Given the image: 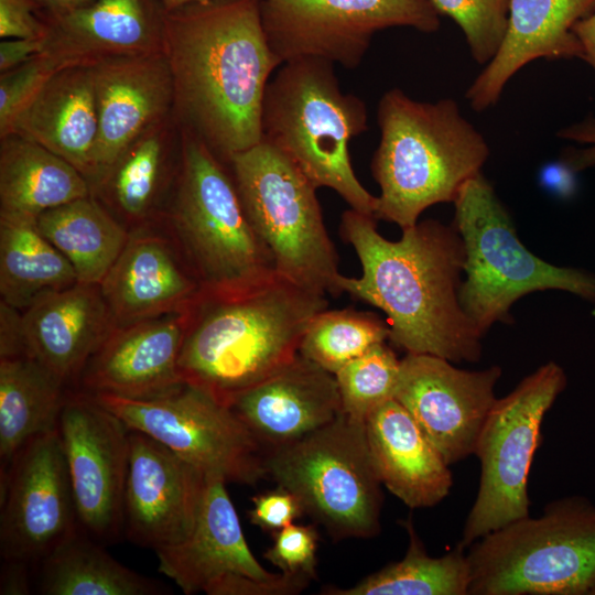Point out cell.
Instances as JSON below:
<instances>
[{
	"label": "cell",
	"instance_id": "f1b7e54d",
	"mask_svg": "<svg viewBox=\"0 0 595 595\" xmlns=\"http://www.w3.org/2000/svg\"><path fill=\"white\" fill-rule=\"evenodd\" d=\"M68 390L29 356L0 357V478L29 442L57 429Z\"/></svg>",
	"mask_w": 595,
	"mask_h": 595
},
{
	"label": "cell",
	"instance_id": "d590c367",
	"mask_svg": "<svg viewBox=\"0 0 595 595\" xmlns=\"http://www.w3.org/2000/svg\"><path fill=\"white\" fill-rule=\"evenodd\" d=\"M400 364L385 342L339 369L335 377L343 412L366 421L376 408L394 398Z\"/></svg>",
	"mask_w": 595,
	"mask_h": 595
},
{
	"label": "cell",
	"instance_id": "277c9868",
	"mask_svg": "<svg viewBox=\"0 0 595 595\" xmlns=\"http://www.w3.org/2000/svg\"><path fill=\"white\" fill-rule=\"evenodd\" d=\"M380 142L371 161L380 187L376 219L414 226L430 206L454 202L466 181L480 173L489 148L451 98H410L399 88L379 100Z\"/></svg>",
	"mask_w": 595,
	"mask_h": 595
},
{
	"label": "cell",
	"instance_id": "7a4b0ae2",
	"mask_svg": "<svg viewBox=\"0 0 595 595\" xmlns=\"http://www.w3.org/2000/svg\"><path fill=\"white\" fill-rule=\"evenodd\" d=\"M376 220L353 208L342 215L339 234L363 269L359 278L342 274V293L380 309L389 339L407 353L477 361L484 335L459 303L465 252L457 229L426 219L390 241L378 232Z\"/></svg>",
	"mask_w": 595,
	"mask_h": 595
},
{
	"label": "cell",
	"instance_id": "9a60e30c",
	"mask_svg": "<svg viewBox=\"0 0 595 595\" xmlns=\"http://www.w3.org/2000/svg\"><path fill=\"white\" fill-rule=\"evenodd\" d=\"M57 431L80 529L104 545L118 542L125 536L130 429L90 394L69 389Z\"/></svg>",
	"mask_w": 595,
	"mask_h": 595
},
{
	"label": "cell",
	"instance_id": "4dcf8cb0",
	"mask_svg": "<svg viewBox=\"0 0 595 595\" xmlns=\"http://www.w3.org/2000/svg\"><path fill=\"white\" fill-rule=\"evenodd\" d=\"M77 282L74 268L42 235L36 220L0 216L1 301L22 312Z\"/></svg>",
	"mask_w": 595,
	"mask_h": 595
},
{
	"label": "cell",
	"instance_id": "60d3db41",
	"mask_svg": "<svg viewBox=\"0 0 595 595\" xmlns=\"http://www.w3.org/2000/svg\"><path fill=\"white\" fill-rule=\"evenodd\" d=\"M33 0H0V37L43 39L46 26Z\"/></svg>",
	"mask_w": 595,
	"mask_h": 595
},
{
	"label": "cell",
	"instance_id": "ee69618b",
	"mask_svg": "<svg viewBox=\"0 0 595 595\" xmlns=\"http://www.w3.org/2000/svg\"><path fill=\"white\" fill-rule=\"evenodd\" d=\"M31 563L2 559L0 571L1 595H26L31 593Z\"/></svg>",
	"mask_w": 595,
	"mask_h": 595
},
{
	"label": "cell",
	"instance_id": "5b68a950",
	"mask_svg": "<svg viewBox=\"0 0 595 595\" xmlns=\"http://www.w3.org/2000/svg\"><path fill=\"white\" fill-rule=\"evenodd\" d=\"M334 63L301 57L283 63L268 83L263 141L288 156L316 187L335 191L350 208L374 216L377 196L357 178L349 143L368 129L363 99L344 94Z\"/></svg>",
	"mask_w": 595,
	"mask_h": 595
},
{
	"label": "cell",
	"instance_id": "83f0119b",
	"mask_svg": "<svg viewBox=\"0 0 595 595\" xmlns=\"http://www.w3.org/2000/svg\"><path fill=\"white\" fill-rule=\"evenodd\" d=\"M89 195L87 178L57 154L18 133L1 138L0 216L36 220Z\"/></svg>",
	"mask_w": 595,
	"mask_h": 595
},
{
	"label": "cell",
	"instance_id": "8fae6325",
	"mask_svg": "<svg viewBox=\"0 0 595 595\" xmlns=\"http://www.w3.org/2000/svg\"><path fill=\"white\" fill-rule=\"evenodd\" d=\"M566 386L553 361L526 377L506 397L496 399L477 440L479 487L463 527L459 545L529 516L528 480L541 441V425Z\"/></svg>",
	"mask_w": 595,
	"mask_h": 595
},
{
	"label": "cell",
	"instance_id": "f35d334b",
	"mask_svg": "<svg viewBox=\"0 0 595 595\" xmlns=\"http://www.w3.org/2000/svg\"><path fill=\"white\" fill-rule=\"evenodd\" d=\"M263 556L286 575L316 576L318 531L314 524L291 523L272 533Z\"/></svg>",
	"mask_w": 595,
	"mask_h": 595
},
{
	"label": "cell",
	"instance_id": "bcb514c9",
	"mask_svg": "<svg viewBox=\"0 0 595 595\" xmlns=\"http://www.w3.org/2000/svg\"><path fill=\"white\" fill-rule=\"evenodd\" d=\"M573 31L583 48V60L595 71V10L577 21Z\"/></svg>",
	"mask_w": 595,
	"mask_h": 595
},
{
	"label": "cell",
	"instance_id": "7bdbcfd3",
	"mask_svg": "<svg viewBox=\"0 0 595 595\" xmlns=\"http://www.w3.org/2000/svg\"><path fill=\"white\" fill-rule=\"evenodd\" d=\"M43 39H4L0 42V72H8L41 54Z\"/></svg>",
	"mask_w": 595,
	"mask_h": 595
},
{
	"label": "cell",
	"instance_id": "ab89813d",
	"mask_svg": "<svg viewBox=\"0 0 595 595\" xmlns=\"http://www.w3.org/2000/svg\"><path fill=\"white\" fill-rule=\"evenodd\" d=\"M253 507L248 511L252 524L274 533L304 515L299 498L290 490L275 489L252 497Z\"/></svg>",
	"mask_w": 595,
	"mask_h": 595
},
{
	"label": "cell",
	"instance_id": "c3c4849f",
	"mask_svg": "<svg viewBox=\"0 0 595 595\" xmlns=\"http://www.w3.org/2000/svg\"><path fill=\"white\" fill-rule=\"evenodd\" d=\"M562 137L592 143L595 147V122L587 121L584 125L565 129L562 131Z\"/></svg>",
	"mask_w": 595,
	"mask_h": 595
},
{
	"label": "cell",
	"instance_id": "f546056e",
	"mask_svg": "<svg viewBox=\"0 0 595 595\" xmlns=\"http://www.w3.org/2000/svg\"><path fill=\"white\" fill-rule=\"evenodd\" d=\"M80 527L36 565L43 595H164L163 583L125 566Z\"/></svg>",
	"mask_w": 595,
	"mask_h": 595
},
{
	"label": "cell",
	"instance_id": "44dd1931",
	"mask_svg": "<svg viewBox=\"0 0 595 595\" xmlns=\"http://www.w3.org/2000/svg\"><path fill=\"white\" fill-rule=\"evenodd\" d=\"M267 452L335 420L342 401L334 374L302 356L239 393L228 405Z\"/></svg>",
	"mask_w": 595,
	"mask_h": 595
},
{
	"label": "cell",
	"instance_id": "836d02e7",
	"mask_svg": "<svg viewBox=\"0 0 595 595\" xmlns=\"http://www.w3.org/2000/svg\"><path fill=\"white\" fill-rule=\"evenodd\" d=\"M158 123L142 133L99 181L123 219L137 224L150 215L165 165L163 129Z\"/></svg>",
	"mask_w": 595,
	"mask_h": 595
},
{
	"label": "cell",
	"instance_id": "ffe728a7",
	"mask_svg": "<svg viewBox=\"0 0 595 595\" xmlns=\"http://www.w3.org/2000/svg\"><path fill=\"white\" fill-rule=\"evenodd\" d=\"M182 312L115 327L87 360L77 385L90 396L152 399L184 382L178 358L187 326Z\"/></svg>",
	"mask_w": 595,
	"mask_h": 595
},
{
	"label": "cell",
	"instance_id": "8992f818",
	"mask_svg": "<svg viewBox=\"0 0 595 595\" xmlns=\"http://www.w3.org/2000/svg\"><path fill=\"white\" fill-rule=\"evenodd\" d=\"M170 219L176 247L203 294L238 295L278 274L270 250L245 213L232 176L186 129Z\"/></svg>",
	"mask_w": 595,
	"mask_h": 595
},
{
	"label": "cell",
	"instance_id": "4316f807",
	"mask_svg": "<svg viewBox=\"0 0 595 595\" xmlns=\"http://www.w3.org/2000/svg\"><path fill=\"white\" fill-rule=\"evenodd\" d=\"M98 131L89 66L56 71L17 118L11 133L28 138L95 177Z\"/></svg>",
	"mask_w": 595,
	"mask_h": 595
},
{
	"label": "cell",
	"instance_id": "9c48e42d",
	"mask_svg": "<svg viewBox=\"0 0 595 595\" xmlns=\"http://www.w3.org/2000/svg\"><path fill=\"white\" fill-rule=\"evenodd\" d=\"M245 213L277 273L314 293L342 294L338 257L316 187L280 150L261 140L228 163Z\"/></svg>",
	"mask_w": 595,
	"mask_h": 595
},
{
	"label": "cell",
	"instance_id": "cb8c5ba5",
	"mask_svg": "<svg viewBox=\"0 0 595 595\" xmlns=\"http://www.w3.org/2000/svg\"><path fill=\"white\" fill-rule=\"evenodd\" d=\"M115 327L99 284L77 282L21 312L23 355L76 389L87 360Z\"/></svg>",
	"mask_w": 595,
	"mask_h": 595
},
{
	"label": "cell",
	"instance_id": "e575fe53",
	"mask_svg": "<svg viewBox=\"0 0 595 595\" xmlns=\"http://www.w3.org/2000/svg\"><path fill=\"white\" fill-rule=\"evenodd\" d=\"M389 335V325L375 313L325 309L309 324L299 353L335 375Z\"/></svg>",
	"mask_w": 595,
	"mask_h": 595
},
{
	"label": "cell",
	"instance_id": "3957f363",
	"mask_svg": "<svg viewBox=\"0 0 595 595\" xmlns=\"http://www.w3.org/2000/svg\"><path fill=\"white\" fill-rule=\"evenodd\" d=\"M325 309L326 296L279 274L238 295L201 292L187 309L181 379L228 407L295 358L309 324Z\"/></svg>",
	"mask_w": 595,
	"mask_h": 595
},
{
	"label": "cell",
	"instance_id": "ba28073f",
	"mask_svg": "<svg viewBox=\"0 0 595 595\" xmlns=\"http://www.w3.org/2000/svg\"><path fill=\"white\" fill-rule=\"evenodd\" d=\"M453 203L465 252L458 299L483 335L496 322L509 323L511 305L534 291L562 290L595 302V274L556 267L529 251L482 173L464 183Z\"/></svg>",
	"mask_w": 595,
	"mask_h": 595
},
{
	"label": "cell",
	"instance_id": "f6af8a7d",
	"mask_svg": "<svg viewBox=\"0 0 595 595\" xmlns=\"http://www.w3.org/2000/svg\"><path fill=\"white\" fill-rule=\"evenodd\" d=\"M574 172L570 165L553 163L542 169L540 177L547 190L561 196H567L574 191Z\"/></svg>",
	"mask_w": 595,
	"mask_h": 595
},
{
	"label": "cell",
	"instance_id": "74e56055",
	"mask_svg": "<svg viewBox=\"0 0 595 595\" xmlns=\"http://www.w3.org/2000/svg\"><path fill=\"white\" fill-rule=\"evenodd\" d=\"M57 66L42 54L0 76V139L10 134L24 108L32 101Z\"/></svg>",
	"mask_w": 595,
	"mask_h": 595
},
{
	"label": "cell",
	"instance_id": "5bb4252c",
	"mask_svg": "<svg viewBox=\"0 0 595 595\" xmlns=\"http://www.w3.org/2000/svg\"><path fill=\"white\" fill-rule=\"evenodd\" d=\"M207 475L201 511L191 534L155 551L159 571L186 595H295L313 578L271 573L255 558L226 489Z\"/></svg>",
	"mask_w": 595,
	"mask_h": 595
},
{
	"label": "cell",
	"instance_id": "7dc6e473",
	"mask_svg": "<svg viewBox=\"0 0 595 595\" xmlns=\"http://www.w3.org/2000/svg\"><path fill=\"white\" fill-rule=\"evenodd\" d=\"M37 9L44 10L43 14H54L64 12L79 6H83L90 0H33Z\"/></svg>",
	"mask_w": 595,
	"mask_h": 595
},
{
	"label": "cell",
	"instance_id": "603a6c76",
	"mask_svg": "<svg viewBox=\"0 0 595 595\" xmlns=\"http://www.w3.org/2000/svg\"><path fill=\"white\" fill-rule=\"evenodd\" d=\"M99 288L117 327L185 311L201 293L178 249L143 229L130 232Z\"/></svg>",
	"mask_w": 595,
	"mask_h": 595
},
{
	"label": "cell",
	"instance_id": "8d00e7d4",
	"mask_svg": "<svg viewBox=\"0 0 595 595\" xmlns=\"http://www.w3.org/2000/svg\"><path fill=\"white\" fill-rule=\"evenodd\" d=\"M436 11L462 30L473 58L487 64L504 39L510 0H431Z\"/></svg>",
	"mask_w": 595,
	"mask_h": 595
},
{
	"label": "cell",
	"instance_id": "7402d4cb",
	"mask_svg": "<svg viewBox=\"0 0 595 595\" xmlns=\"http://www.w3.org/2000/svg\"><path fill=\"white\" fill-rule=\"evenodd\" d=\"M163 14L152 0H90L42 14L46 31L41 54L61 69L161 51Z\"/></svg>",
	"mask_w": 595,
	"mask_h": 595
},
{
	"label": "cell",
	"instance_id": "ac0fdd59",
	"mask_svg": "<svg viewBox=\"0 0 595 595\" xmlns=\"http://www.w3.org/2000/svg\"><path fill=\"white\" fill-rule=\"evenodd\" d=\"M206 476L155 439L130 429L125 537L154 552L185 540L201 511Z\"/></svg>",
	"mask_w": 595,
	"mask_h": 595
},
{
	"label": "cell",
	"instance_id": "2e32d148",
	"mask_svg": "<svg viewBox=\"0 0 595 595\" xmlns=\"http://www.w3.org/2000/svg\"><path fill=\"white\" fill-rule=\"evenodd\" d=\"M0 555L36 567L79 528L57 429L36 436L0 478Z\"/></svg>",
	"mask_w": 595,
	"mask_h": 595
},
{
	"label": "cell",
	"instance_id": "d6986e66",
	"mask_svg": "<svg viewBox=\"0 0 595 595\" xmlns=\"http://www.w3.org/2000/svg\"><path fill=\"white\" fill-rule=\"evenodd\" d=\"M88 66L98 121L94 178L100 181L142 133L162 122L173 105V83L163 50Z\"/></svg>",
	"mask_w": 595,
	"mask_h": 595
},
{
	"label": "cell",
	"instance_id": "4fadbf2b",
	"mask_svg": "<svg viewBox=\"0 0 595 595\" xmlns=\"http://www.w3.org/2000/svg\"><path fill=\"white\" fill-rule=\"evenodd\" d=\"M268 43L285 63L317 57L347 69L360 65L372 36L394 26L436 32L431 0H260Z\"/></svg>",
	"mask_w": 595,
	"mask_h": 595
},
{
	"label": "cell",
	"instance_id": "6da1fadb",
	"mask_svg": "<svg viewBox=\"0 0 595 595\" xmlns=\"http://www.w3.org/2000/svg\"><path fill=\"white\" fill-rule=\"evenodd\" d=\"M163 52L173 106L187 131L226 163L261 141L264 93L282 63L268 43L260 0L164 10Z\"/></svg>",
	"mask_w": 595,
	"mask_h": 595
},
{
	"label": "cell",
	"instance_id": "b9f144b4",
	"mask_svg": "<svg viewBox=\"0 0 595 595\" xmlns=\"http://www.w3.org/2000/svg\"><path fill=\"white\" fill-rule=\"evenodd\" d=\"M23 355L21 311L0 302V357Z\"/></svg>",
	"mask_w": 595,
	"mask_h": 595
},
{
	"label": "cell",
	"instance_id": "d4e9b609",
	"mask_svg": "<svg viewBox=\"0 0 595 595\" xmlns=\"http://www.w3.org/2000/svg\"><path fill=\"white\" fill-rule=\"evenodd\" d=\"M594 10L595 0H510L501 44L465 94L472 108L495 105L507 82L534 60H583L573 28Z\"/></svg>",
	"mask_w": 595,
	"mask_h": 595
},
{
	"label": "cell",
	"instance_id": "30bf717a",
	"mask_svg": "<svg viewBox=\"0 0 595 595\" xmlns=\"http://www.w3.org/2000/svg\"><path fill=\"white\" fill-rule=\"evenodd\" d=\"M266 467L333 539H370L380 532L382 484L365 421L342 412L307 436L267 452Z\"/></svg>",
	"mask_w": 595,
	"mask_h": 595
},
{
	"label": "cell",
	"instance_id": "e0dca14e",
	"mask_svg": "<svg viewBox=\"0 0 595 595\" xmlns=\"http://www.w3.org/2000/svg\"><path fill=\"white\" fill-rule=\"evenodd\" d=\"M501 368L469 371L429 354L401 359L394 399L452 465L474 455Z\"/></svg>",
	"mask_w": 595,
	"mask_h": 595
},
{
	"label": "cell",
	"instance_id": "1f68e13d",
	"mask_svg": "<svg viewBox=\"0 0 595 595\" xmlns=\"http://www.w3.org/2000/svg\"><path fill=\"white\" fill-rule=\"evenodd\" d=\"M36 225L82 283L99 284L130 237L90 195L42 213Z\"/></svg>",
	"mask_w": 595,
	"mask_h": 595
},
{
	"label": "cell",
	"instance_id": "681fc988",
	"mask_svg": "<svg viewBox=\"0 0 595 595\" xmlns=\"http://www.w3.org/2000/svg\"><path fill=\"white\" fill-rule=\"evenodd\" d=\"M207 0H159L161 6L165 11L174 10L177 8H181L183 6L195 3V2H203Z\"/></svg>",
	"mask_w": 595,
	"mask_h": 595
},
{
	"label": "cell",
	"instance_id": "52a82bcc",
	"mask_svg": "<svg viewBox=\"0 0 595 595\" xmlns=\"http://www.w3.org/2000/svg\"><path fill=\"white\" fill-rule=\"evenodd\" d=\"M473 595H584L595 586V505L580 496L466 548Z\"/></svg>",
	"mask_w": 595,
	"mask_h": 595
},
{
	"label": "cell",
	"instance_id": "484cf974",
	"mask_svg": "<svg viewBox=\"0 0 595 595\" xmlns=\"http://www.w3.org/2000/svg\"><path fill=\"white\" fill-rule=\"evenodd\" d=\"M365 426L381 484L404 505L429 508L450 494L451 465L394 398L376 408Z\"/></svg>",
	"mask_w": 595,
	"mask_h": 595
},
{
	"label": "cell",
	"instance_id": "7c38bea8",
	"mask_svg": "<svg viewBox=\"0 0 595 595\" xmlns=\"http://www.w3.org/2000/svg\"><path fill=\"white\" fill-rule=\"evenodd\" d=\"M131 430L155 439L206 475L253 486L268 476L266 451L227 405L190 385L152 399L91 396Z\"/></svg>",
	"mask_w": 595,
	"mask_h": 595
},
{
	"label": "cell",
	"instance_id": "d6a6232c",
	"mask_svg": "<svg viewBox=\"0 0 595 595\" xmlns=\"http://www.w3.org/2000/svg\"><path fill=\"white\" fill-rule=\"evenodd\" d=\"M409 536L405 555L364 577L355 585L327 586L325 595H467L469 565L459 544L443 556L426 553L411 519L403 522Z\"/></svg>",
	"mask_w": 595,
	"mask_h": 595
}]
</instances>
